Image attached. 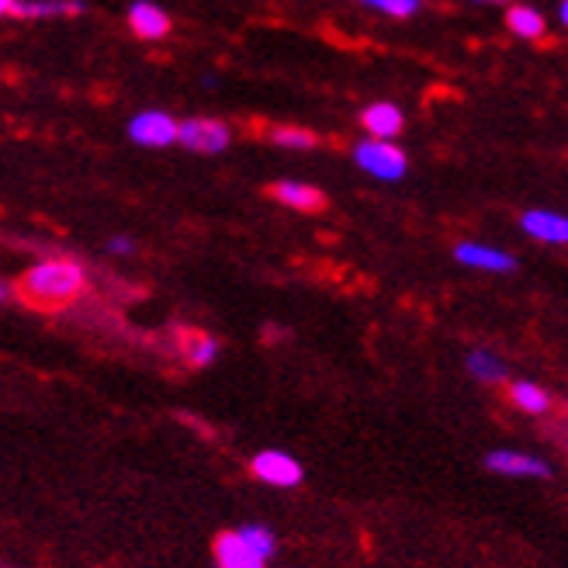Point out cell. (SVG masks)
Wrapping results in <instances>:
<instances>
[{"label":"cell","mask_w":568,"mask_h":568,"mask_svg":"<svg viewBox=\"0 0 568 568\" xmlns=\"http://www.w3.org/2000/svg\"><path fill=\"white\" fill-rule=\"evenodd\" d=\"M465 364H468V372H471L478 382H503V378L509 375L506 361L496 357L493 351H471Z\"/></svg>","instance_id":"obj_18"},{"label":"cell","mask_w":568,"mask_h":568,"mask_svg":"<svg viewBox=\"0 0 568 568\" xmlns=\"http://www.w3.org/2000/svg\"><path fill=\"white\" fill-rule=\"evenodd\" d=\"M454 261L475 267V271H489V274H509L517 271V257L506 253L499 246H486V243H458L454 246Z\"/></svg>","instance_id":"obj_6"},{"label":"cell","mask_w":568,"mask_h":568,"mask_svg":"<svg viewBox=\"0 0 568 568\" xmlns=\"http://www.w3.org/2000/svg\"><path fill=\"white\" fill-rule=\"evenodd\" d=\"M14 11V0H0V18H8Z\"/></svg>","instance_id":"obj_22"},{"label":"cell","mask_w":568,"mask_h":568,"mask_svg":"<svg viewBox=\"0 0 568 568\" xmlns=\"http://www.w3.org/2000/svg\"><path fill=\"white\" fill-rule=\"evenodd\" d=\"M267 139L281 150H312V146H320V135L312 129H302V125H274V129H267Z\"/></svg>","instance_id":"obj_17"},{"label":"cell","mask_w":568,"mask_h":568,"mask_svg":"<svg viewBox=\"0 0 568 568\" xmlns=\"http://www.w3.org/2000/svg\"><path fill=\"white\" fill-rule=\"evenodd\" d=\"M83 288H88V271L73 257H45L14 281L18 302L36 312H63L83 295Z\"/></svg>","instance_id":"obj_1"},{"label":"cell","mask_w":568,"mask_h":568,"mask_svg":"<svg viewBox=\"0 0 568 568\" xmlns=\"http://www.w3.org/2000/svg\"><path fill=\"white\" fill-rule=\"evenodd\" d=\"M240 537L243 541L257 551L264 561H271L274 555H277V537H274V530L271 527H264V524H243L240 527Z\"/></svg>","instance_id":"obj_19"},{"label":"cell","mask_w":568,"mask_h":568,"mask_svg":"<svg viewBox=\"0 0 568 568\" xmlns=\"http://www.w3.org/2000/svg\"><path fill=\"white\" fill-rule=\"evenodd\" d=\"M250 475L261 478L264 486H277V489H295L305 478L302 465L284 450H261L257 458L250 462Z\"/></svg>","instance_id":"obj_5"},{"label":"cell","mask_w":568,"mask_h":568,"mask_svg":"<svg viewBox=\"0 0 568 568\" xmlns=\"http://www.w3.org/2000/svg\"><path fill=\"white\" fill-rule=\"evenodd\" d=\"M271 197L295 212H323L326 209V194L305 181H277V184H271Z\"/></svg>","instance_id":"obj_12"},{"label":"cell","mask_w":568,"mask_h":568,"mask_svg":"<svg viewBox=\"0 0 568 568\" xmlns=\"http://www.w3.org/2000/svg\"><path fill=\"white\" fill-rule=\"evenodd\" d=\"M486 468L496 475H506V478H548L551 475L548 462L534 458V454H524V450H489Z\"/></svg>","instance_id":"obj_7"},{"label":"cell","mask_w":568,"mask_h":568,"mask_svg":"<svg viewBox=\"0 0 568 568\" xmlns=\"http://www.w3.org/2000/svg\"><path fill=\"white\" fill-rule=\"evenodd\" d=\"M215 568H267V561L243 541L240 530H222L215 537Z\"/></svg>","instance_id":"obj_11"},{"label":"cell","mask_w":568,"mask_h":568,"mask_svg":"<svg viewBox=\"0 0 568 568\" xmlns=\"http://www.w3.org/2000/svg\"><path fill=\"white\" fill-rule=\"evenodd\" d=\"M88 11L83 0H14L11 18L24 21H52V18H77Z\"/></svg>","instance_id":"obj_13"},{"label":"cell","mask_w":568,"mask_h":568,"mask_svg":"<svg viewBox=\"0 0 568 568\" xmlns=\"http://www.w3.org/2000/svg\"><path fill=\"white\" fill-rule=\"evenodd\" d=\"M129 28L142 42H160L170 36V14L160 4H153V0H132Z\"/></svg>","instance_id":"obj_10"},{"label":"cell","mask_w":568,"mask_h":568,"mask_svg":"<svg viewBox=\"0 0 568 568\" xmlns=\"http://www.w3.org/2000/svg\"><path fill=\"white\" fill-rule=\"evenodd\" d=\"M475 4H514V0H475Z\"/></svg>","instance_id":"obj_24"},{"label":"cell","mask_w":568,"mask_h":568,"mask_svg":"<svg viewBox=\"0 0 568 568\" xmlns=\"http://www.w3.org/2000/svg\"><path fill=\"white\" fill-rule=\"evenodd\" d=\"M125 132L142 150H166L178 142V119L163 108H146V111H135Z\"/></svg>","instance_id":"obj_4"},{"label":"cell","mask_w":568,"mask_h":568,"mask_svg":"<svg viewBox=\"0 0 568 568\" xmlns=\"http://www.w3.org/2000/svg\"><path fill=\"white\" fill-rule=\"evenodd\" d=\"M506 392H509V403H514L517 409H524V413H530V416H541V413L551 409L548 388L534 385V382H509Z\"/></svg>","instance_id":"obj_15"},{"label":"cell","mask_w":568,"mask_h":568,"mask_svg":"<svg viewBox=\"0 0 568 568\" xmlns=\"http://www.w3.org/2000/svg\"><path fill=\"white\" fill-rule=\"evenodd\" d=\"M520 230L537 240V243H568V215L561 212H551V209H530L520 215Z\"/></svg>","instance_id":"obj_9"},{"label":"cell","mask_w":568,"mask_h":568,"mask_svg":"<svg viewBox=\"0 0 568 568\" xmlns=\"http://www.w3.org/2000/svg\"><path fill=\"white\" fill-rule=\"evenodd\" d=\"M108 253H119V257H129V253H135V243L129 236H111L108 240Z\"/></svg>","instance_id":"obj_21"},{"label":"cell","mask_w":568,"mask_h":568,"mask_svg":"<svg viewBox=\"0 0 568 568\" xmlns=\"http://www.w3.org/2000/svg\"><path fill=\"white\" fill-rule=\"evenodd\" d=\"M178 347H181V357L187 361V367H209L219 357V339L205 329H181Z\"/></svg>","instance_id":"obj_14"},{"label":"cell","mask_w":568,"mask_h":568,"mask_svg":"<svg viewBox=\"0 0 568 568\" xmlns=\"http://www.w3.org/2000/svg\"><path fill=\"white\" fill-rule=\"evenodd\" d=\"M8 298V288H4V284H0V302H4Z\"/></svg>","instance_id":"obj_25"},{"label":"cell","mask_w":568,"mask_h":568,"mask_svg":"<svg viewBox=\"0 0 568 568\" xmlns=\"http://www.w3.org/2000/svg\"><path fill=\"white\" fill-rule=\"evenodd\" d=\"M233 142V129L222 119H184L178 122V146H184L187 153H202V156H215L225 153Z\"/></svg>","instance_id":"obj_3"},{"label":"cell","mask_w":568,"mask_h":568,"mask_svg":"<svg viewBox=\"0 0 568 568\" xmlns=\"http://www.w3.org/2000/svg\"><path fill=\"white\" fill-rule=\"evenodd\" d=\"M354 163L364 170V174H372L378 181H403L406 170H409V156L406 150H399L395 142H385V139H361L354 146Z\"/></svg>","instance_id":"obj_2"},{"label":"cell","mask_w":568,"mask_h":568,"mask_svg":"<svg viewBox=\"0 0 568 568\" xmlns=\"http://www.w3.org/2000/svg\"><path fill=\"white\" fill-rule=\"evenodd\" d=\"M558 14H561V24L568 28V0H561V11Z\"/></svg>","instance_id":"obj_23"},{"label":"cell","mask_w":568,"mask_h":568,"mask_svg":"<svg viewBox=\"0 0 568 568\" xmlns=\"http://www.w3.org/2000/svg\"><path fill=\"white\" fill-rule=\"evenodd\" d=\"M361 125L364 132L372 135V139H399L403 129H406V115H403V108L399 104H392V101H375V104H367L361 111Z\"/></svg>","instance_id":"obj_8"},{"label":"cell","mask_w":568,"mask_h":568,"mask_svg":"<svg viewBox=\"0 0 568 568\" xmlns=\"http://www.w3.org/2000/svg\"><path fill=\"white\" fill-rule=\"evenodd\" d=\"M357 4L372 8V11H378L385 18H413L423 0H357Z\"/></svg>","instance_id":"obj_20"},{"label":"cell","mask_w":568,"mask_h":568,"mask_svg":"<svg viewBox=\"0 0 568 568\" xmlns=\"http://www.w3.org/2000/svg\"><path fill=\"white\" fill-rule=\"evenodd\" d=\"M506 24H509V32L520 36V39H541L545 36V18H541V11L527 8V4H509Z\"/></svg>","instance_id":"obj_16"}]
</instances>
